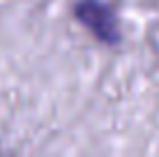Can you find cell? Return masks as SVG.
Wrapping results in <instances>:
<instances>
[{
	"instance_id": "cell-1",
	"label": "cell",
	"mask_w": 159,
	"mask_h": 157,
	"mask_svg": "<svg viewBox=\"0 0 159 157\" xmlns=\"http://www.w3.org/2000/svg\"><path fill=\"white\" fill-rule=\"evenodd\" d=\"M74 14L83 25H88V30H90L97 39L106 42V44L120 42L118 19L104 2H99V0H81V2H76Z\"/></svg>"
}]
</instances>
